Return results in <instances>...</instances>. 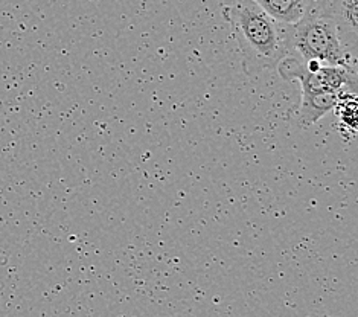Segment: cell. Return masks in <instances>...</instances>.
Here are the masks:
<instances>
[{"label": "cell", "mask_w": 358, "mask_h": 317, "mask_svg": "<svg viewBox=\"0 0 358 317\" xmlns=\"http://www.w3.org/2000/svg\"><path fill=\"white\" fill-rule=\"evenodd\" d=\"M282 31L288 55H294L303 63L317 62L357 69V55L346 48L337 22L325 11L322 3L313 8L297 23L282 27Z\"/></svg>", "instance_id": "obj_3"}, {"label": "cell", "mask_w": 358, "mask_h": 317, "mask_svg": "<svg viewBox=\"0 0 358 317\" xmlns=\"http://www.w3.org/2000/svg\"><path fill=\"white\" fill-rule=\"evenodd\" d=\"M280 78L299 83L301 95L287 111V121L297 128H310L334 110L343 92H357V69L328 66L317 62L303 63L294 55H287L278 64Z\"/></svg>", "instance_id": "obj_1"}, {"label": "cell", "mask_w": 358, "mask_h": 317, "mask_svg": "<svg viewBox=\"0 0 358 317\" xmlns=\"http://www.w3.org/2000/svg\"><path fill=\"white\" fill-rule=\"evenodd\" d=\"M282 27L294 24L319 5L317 0H253Z\"/></svg>", "instance_id": "obj_4"}, {"label": "cell", "mask_w": 358, "mask_h": 317, "mask_svg": "<svg viewBox=\"0 0 358 317\" xmlns=\"http://www.w3.org/2000/svg\"><path fill=\"white\" fill-rule=\"evenodd\" d=\"M221 14L235 34L245 75L276 69L288 55L282 27L253 0H229Z\"/></svg>", "instance_id": "obj_2"}]
</instances>
